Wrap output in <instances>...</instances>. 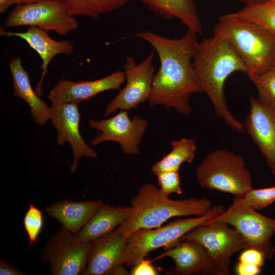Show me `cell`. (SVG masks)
I'll return each instance as SVG.
<instances>
[{
    "instance_id": "6da1fadb",
    "label": "cell",
    "mask_w": 275,
    "mask_h": 275,
    "mask_svg": "<svg viewBox=\"0 0 275 275\" xmlns=\"http://www.w3.org/2000/svg\"><path fill=\"white\" fill-rule=\"evenodd\" d=\"M135 36L154 47L160 62L148 100L149 106L162 105L167 109L174 108L180 114L189 115L191 111L190 96L202 92L193 65L197 34L187 30L181 38L173 39L143 31Z\"/></svg>"
},
{
    "instance_id": "7a4b0ae2",
    "label": "cell",
    "mask_w": 275,
    "mask_h": 275,
    "mask_svg": "<svg viewBox=\"0 0 275 275\" xmlns=\"http://www.w3.org/2000/svg\"><path fill=\"white\" fill-rule=\"evenodd\" d=\"M193 65L198 85L210 99L216 114L232 130L244 133V124L229 110L224 86L230 74L240 71L248 75L249 69L230 43L215 35L197 41Z\"/></svg>"
},
{
    "instance_id": "3957f363",
    "label": "cell",
    "mask_w": 275,
    "mask_h": 275,
    "mask_svg": "<svg viewBox=\"0 0 275 275\" xmlns=\"http://www.w3.org/2000/svg\"><path fill=\"white\" fill-rule=\"evenodd\" d=\"M212 206L206 198L171 199L155 185L145 183L131 199V213L117 229L128 238L141 229L160 227L173 217L201 216Z\"/></svg>"
},
{
    "instance_id": "277c9868",
    "label": "cell",
    "mask_w": 275,
    "mask_h": 275,
    "mask_svg": "<svg viewBox=\"0 0 275 275\" xmlns=\"http://www.w3.org/2000/svg\"><path fill=\"white\" fill-rule=\"evenodd\" d=\"M213 32L230 43L249 69L248 75L275 64V36L262 28L228 13L219 16Z\"/></svg>"
},
{
    "instance_id": "5b68a950",
    "label": "cell",
    "mask_w": 275,
    "mask_h": 275,
    "mask_svg": "<svg viewBox=\"0 0 275 275\" xmlns=\"http://www.w3.org/2000/svg\"><path fill=\"white\" fill-rule=\"evenodd\" d=\"M195 173L199 184L204 188L241 197L252 188L244 159L227 149H217L209 154Z\"/></svg>"
},
{
    "instance_id": "8992f818",
    "label": "cell",
    "mask_w": 275,
    "mask_h": 275,
    "mask_svg": "<svg viewBox=\"0 0 275 275\" xmlns=\"http://www.w3.org/2000/svg\"><path fill=\"white\" fill-rule=\"evenodd\" d=\"M225 211L222 205H213L201 216L178 219L163 227L135 231L128 238L122 264L127 267L134 266L151 251L171 246L190 230L206 224Z\"/></svg>"
},
{
    "instance_id": "52a82bcc",
    "label": "cell",
    "mask_w": 275,
    "mask_h": 275,
    "mask_svg": "<svg viewBox=\"0 0 275 275\" xmlns=\"http://www.w3.org/2000/svg\"><path fill=\"white\" fill-rule=\"evenodd\" d=\"M34 26L46 32L65 35L76 30L78 23L59 0L16 5L5 23L6 28Z\"/></svg>"
},
{
    "instance_id": "ba28073f",
    "label": "cell",
    "mask_w": 275,
    "mask_h": 275,
    "mask_svg": "<svg viewBox=\"0 0 275 275\" xmlns=\"http://www.w3.org/2000/svg\"><path fill=\"white\" fill-rule=\"evenodd\" d=\"M190 239L200 243L213 260L218 275L230 274L232 256L248 248V245L234 227L218 221L208 222L188 231L181 239Z\"/></svg>"
},
{
    "instance_id": "9c48e42d",
    "label": "cell",
    "mask_w": 275,
    "mask_h": 275,
    "mask_svg": "<svg viewBox=\"0 0 275 275\" xmlns=\"http://www.w3.org/2000/svg\"><path fill=\"white\" fill-rule=\"evenodd\" d=\"M218 221L234 227L246 242L249 248L258 250L266 260L275 255L271 240L275 233V219L266 217L255 209L241 206H231L209 222Z\"/></svg>"
},
{
    "instance_id": "30bf717a",
    "label": "cell",
    "mask_w": 275,
    "mask_h": 275,
    "mask_svg": "<svg viewBox=\"0 0 275 275\" xmlns=\"http://www.w3.org/2000/svg\"><path fill=\"white\" fill-rule=\"evenodd\" d=\"M92 242H84L62 226L47 240L41 253L52 275L82 274Z\"/></svg>"
},
{
    "instance_id": "8fae6325",
    "label": "cell",
    "mask_w": 275,
    "mask_h": 275,
    "mask_svg": "<svg viewBox=\"0 0 275 275\" xmlns=\"http://www.w3.org/2000/svg\"><path fill=\"white\" fill-rule=\"evenodd\" d=\"M154 49L140 64L128 56L124 65L126 84L106 105L104 115L107 117L117 110L135 108L141 103L148 101L151 94L155 67L152 64Z\"/></svg>"
},
{
    "instance_id": "7c38bea8",
    "label": "cell",
    "mask_w": 275,
    "mask_h": 275,
    "mask_svg": "<svg viewBox=\"0 0 275 275\" xmlns=\"http://www.w3.org/2000/svg\"><path fill=\"white\" fill-rule=\"evenodd\" d=\"M89 125L97 129V135L90 142L93 146L107 141L119 144L124 154L136 155L140 152L139 145L148 126V122L138 115L132 119L127 111L120 110L114 117L101 120H91Z\"/></svg>"
},
{
    "instance_id": "4fadbf2b",
    "label": "cell",
    "mask_w": 275,
    "mask_h": 275,
    "mask_svg": "<svg viewBox=\"0 0 275 275\" xmlns=\"http://www.w3.org/2000/svg\"><path fill=\"white\" fill-rule=\"evenodd\" d=\"M50 107L49 120L57 130L58 145L62 146L68 142L72 148L73 160L70 171L74 173L82 156L94 158L98 157V154L87 144L80 134V114L77 104L52 103Z\"/></svg>"
},
{
    "instance_id": "5bb4252c",
    "label": "cell",
    "mask_w": 275,
    "mask_h": 275,
    "mask_svg": "<svg viewBox=\"0 0 275 275\" xmlns=\"http://www.w3.org/2000/svg\"><path fill=\"white\" fill-rule=\"evenodd\" d=\"M164 252L152 260L171 258L175 266L168 270L170 274L218 275L216 265L207 250L198 241L180 239L165 248Z\"/></svg>"
},
{
    "instance_id": "9a60e30c",
    "label": "cell",
    "mask_w": 275,
    "mask_h": 275,
    "mask_svg": "<svg viewBox=\"0 0 275 275\" xmlns=\"http://www.w3.org/2000/svg\"><path fill=\"white\" fill-rule=\"evenodd\" d=\"M250 101L244 129L275 175V108L263 104L254 96L250 97Z\"/></svg>"
},
{
    "instance_id": "2e32d148",
    "label": "cell",
    "mask_w": 275,
    "mask_h": 275,
    "mask_svg": "<svg viewBox=\"0 0 275 275\" xmlns=\"http://www.w3.org/2000/svg\"><path fill=\"white\" fill-rule=\"evenodd\" d=\"M125 80L124 72L116 71L106 77L94 80L73 81L62 78L47 95L52 103H75L87 101L101 92L119 90Z\"/></svg>"
},
{
    "instance_id": "e0dca14e",
    "label": "cell",
    "mask_w": 275,
    "mask_h": 275,
    "mask_svg": "<svg viewBox=\"0 0 275 275\" xmlns=\"http://www.w3.org/2000/svg\"><path fill=\"white\" fill-rule=\"evenodd\" d=\"M127 239L117 228L92 241L82 275L109 274L116 266L123 265L122 261Z\"/></svg>"
},
{
    "instance_id": "ac0fdd59",
    "label": "cell",
    "mask_w": 275,
    "mask_h": 275,
    "mask_svg": "<svg viewBox=\"0 0 275 275\" xmlns=\"http://www.w3.org/2000/svg\"><path fill=\"white\" fill-rule=\"evenodd\" d=\"M0 34L6 37H17L24 40L41 57L43 71L36 89V93L40 96L43 94L42 83L52 58L58 54L69 55L74 50L73 44L69 40L56 41L49 36L47 32L34 26H29L24 32H6L3 27H1Z\"/></svg>"
},
{
    "instance_id": "d6986e66",
    "label": "cell",
    "mask_w": 275,
    "mask_h": 275,
    "mask_svg": "<svg viewBox=\"0 0 275 275\" xmlns=\"http://www.w3.org/2000/svg\"><path fill=\"white\" fill-rule=\"evenodd\" d=\"M103 203L101 200L77 202L64 199L47 206L45 211L65 229L76 235Z\"/></svg>"
},
{
    "instance_id": "ffe728a7",
    "label": "cell",
    "mask_w": 275,
    "mask_h": 275,
    "mask_svg": "<svg viewBox=\"0 0 275 275\" xmlns=\"http://www.w3.org/2000/svg\"><path fill=\"white\" fill-rule=\"evenodd\" d=\"M9 67L12 76L14 96L27 103L33 120L37 125L44 126L50 120V107L33 90L29 72L23 68L21 59L16 57L11 59Z\"/></svg>"
},
{
    "instance_id": "44dd1931",
    "label": "cell",
    "mask_w": 275,
    "mask_h": 275,
    "mask_svg": "<svg viewBox=\"0 0 275 275\" xmlns=\"http://www.w3.org/2000/svg\"><path fill=\"white\" fill-rule=\"evenodd\" d=\"M131 211L130 206H114L103 203L76 235L82 242H92L119 227Z\"/></svg>"
},
{
    "instance_id": "7402d4cb",
    "label": "cell",
    "mask_w": 275,
    "mask_h": 275,
    "mask_svg": "<svg viewBox=\"0 0 275 275\" xmlns=\"http://www.w3.org/2000/svg\"><path fill=\"white\" fill-rule=\"evenodd\" d=\"M156 15L166 19L176 18L197 34L203 32L195 0H140Z\"/></svg>"
},
{
    "instance_id": "603a6c76",
    "label": "cell",
    "mask_w": 275,
    "mask_h": 275,
    "mask_svg": "<svg viewBox=\"0 0 275 275\" xmlns=\"http://www.w3.org/2000/svg\"><path fill=\"white\" fill-rule=\"evenodd\" d=\"M171 145V151L152 167L151 171L154 174L162 171H179L183 163L193 162L197 149L193 138L172 140Z\"/></svg>"
},
{
    "instance_id": "cb8c5ba5",
    "label": "cell",
    "mask_w": 275,
    "mask_h": 275,
    "mask_svg": "<svg viewBox=\"0 0 275 275\" xmlns=\"http://www.w3.org/2000/svg\"><path fill=\"white\" fill-rule=\"evenodd\" d=\"M232 16L254 23L275 36V0L245 4Z\"/></svg>"
},
{
    "instance_id": "d4e9b609",
    "label": "cell",
    "mask_w": 275,
    "mask_h": 275,
    "mask_svg": "<svg viewBox=\"0 0 275 275\" xmlns=\"http://www.w3.org/2000/svg\"><path fill=\"white\" fill-rule=\"evenodd\" d=\"M71 15L97 19L99 15L119 9L132 0H59Z\"/></svg>"
},
{
    "instance_id": "484cf974",
    "label": "cell",
    "mask_w": 275,
    "mask_h": 275,
    "mask_svg": "<svg viewBox=\"0 0 275 275\" xmlns=\"http://www.w3.org/2000/svg\"><path fill=\"white\" fill-rule=\"evenodd\" d=\"M258 92V99L275 108V64L267 69L248 75Z\"/></svg>"
},
{
    "instance_id": "4316f807",
    "label": "cell",
    "mask_w": 275,
    "mask_h": 275,
    "mask_svg": "<svg viewBox=\"0 0 275 275\" xmlns=\"http://www.w3.org/2000/svg\"><path fill=\"white\" fill-rule=\"evenodd\" d=\"M275 202V186L249 190L242 197L234 196L233 206H241L262 210Z\"/></svg>"
},
{
    "instance_id": "83f0119b",
    "label": "cell",
    "mask_w": 275,
    "mask_h": 275,
    "mask_svg": "<svg viewBox=\"0 0 275 275\" xmlns=\"http://www.w3.org/2000/svg\"><path fill=\"white\" fill-rule=\"evenodd\" d=\"M43 224L42 211L34 205L29 203L23 218V226L29 241V249L38 241Z\"/></svg>"
},
{
    "instance_id": "f1b7e54d",
    "label": "cell",
    "mask_w": 275,
    "mask_h": 275,
    "mask_svg": "<svg viewBox=\"0 0 275 275\" xmlns=\"http://www.w3.org/2000/svg\"><path fill=\"white\" fill-rule=\"evenodd\" d=\"M154 174L157 177L159 189L163 194L168 196L173 193L182 194L179 171H162Z\"/></svg>"
},
{
    "instance_id": "f546056e",
    "label": "cell",
    "mask_w": 275,
    "mask_h": 275,
    "mask_svg": "<svg viewBox=\"0 0 275 275\" xmlns=\"http://www.w3.org/2000/svg\"><path fill=\"white\" fill-rule=\"evenodd\" d=\"M239 262L262 267L266 260L262 253L255 249L248 248L244 250L238 258Z\"/></svg>"
},
{
    "instance_id": "4dcf8cb0",
    "label": "cell",
    "mask_w": 275,
    "mask_h": 275,
    "mask_svg": "<svg viewBox=\"0 0 275 275\" xmlns=\"http://www.w3.org/2000/svg\"><path fill=\"white\" fill-rule=\"evenodd\" d=\"M152 260L144 258L141 260L134 266L130 271L131 275H157L158 271L157 268L151 265Z\"/></svg>"
},
{
    "instance_id": "1f68e13d",
    "label": "cell",
    "mask_w": 275,
    "mask_h": 275,
    "mask_svg": "<svg viewBox=\"0 0 275 275\" xmlns=\"http://www.w3.org/2000/svg\"><path fill=\"white\" fill-rule=\"evenodd\" d=\"M261 272V267L246 264L238 261L236 266V272L238 275H257Z\"/></svg>"
},
{
    "instance_id": "d6a6232c",
    "label": "cell",
    "mask_w": 275,
    "mask_h": 275,
    "mask_svg": "<svg viewBox=\"0 0 275 275\" xmlns=\"http://www.w3.org/2000/svg\"><path fill=\"white\" fill-rule=\"evenodd\" d=\"M1 275H24L25 273L15 265L3 260L0 261Z\"/></svg>"
},
{
    "instance_id": "836d02e7",
    "label": "cell",
    "mask_w": 275,
    "mask_h": 275,
    "mask_svg": "<svg viewBox=\"0 0 275 275\" xmlns=\"http://www.w3.org/2000/svg\"><path fill=\"white\" fill-rule=\"evenodd\" d=\"M130 274L123 266V265H118L114 268L109 274Z\"/></svg>"
},
{
    "instance_id": "e575fe53",
    "label": "cell",
    "mask_w": 275,
    "mask_h": 275,
    "mask_svg": "<svg viewBox=\"0 0 275 275\" xmlns=\"http://www.w3.org/2000/svg\"><path fill=\"white\" fill-rule=\"evenodd\" d=\"M236 1L242 2L243 3H245V4H248L262 2L266 1L267 0H236Z\"/></svg>"
},
{
    "instance_id": "d590c367",
    "label": "cell",
    "mask_w": 275,
    "mask_h": 275,
    "mask_svg": "<svg viewBox=\"0 0 275 275\" xmlns=\"http://www.w3.org/2000/svg\"><path fill=\"white\" fill-rule=\"evenodd\" d=\"M9 0H0V8L4 6ZM26 4H31L34 3V0H25Z\"/></svg>"
},
{
    "instance_id": "8d00e7d4",
    "label": "cell",
    "mask_w": 275,
    "mask_h": 275,
    "mask_svg": "<svg viewBox=\"0 0 275 275\" xmlns=\"http://www.w3.org/2000/svg\"><path fill=\"white\" fill-rule=\"evenodd\" d=\"M44 1H50V0H34V3H36V2Z\"/></svg>"
}]
</instances>
